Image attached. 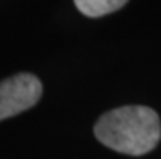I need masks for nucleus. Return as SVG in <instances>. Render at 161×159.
Returning <instances> with one entry per match:
<instances>
[{
	"mask_svg": "<svg viewBox=\"0 0 161 159\" xmlns=\"http://www.w3.org/2000/svg\"><path fill=\"white\" fill-rule=\"evenodd\" d=\"M99 141L122 154L142 156L153 149L161 138L158 114L145 106H124L106 112L94 125Z\"/></svg>",
	"mask_w": 161,
	"mask_h": 159,
	"instance_id": "1",
	"label": "nucleus"
},
{
	"mask_svg": "<svg viewBox=\"0 0 161 159\" xmlns=\"http://www.w3.org/2000/svg\"><path fill=\"white\" fill-rule=\"evenodd\" d=\"M41 94V81L31 73H18L0 81V120L31 109Z\"/></svg>",
	"mask_w": 161,
	"mask_h": 159,
	"instance_id": "2",
	"label": "nucleus"
},
{
	"mask_svg": "<svg viewBox=\"0 0 161 159\" xmlns=\"http://www.w3.org/2000/svg\"><path fill=\"white\" fill-rule=\"evenodd\" d=\"M129 0H75V5L83 15L99 18L112 12H117Z\"/></svg>",
	"mask_w": 161,
	"mask_h": 159,
	"instance_id": "3",
	"label": "nucleus"
}]
</instances>
